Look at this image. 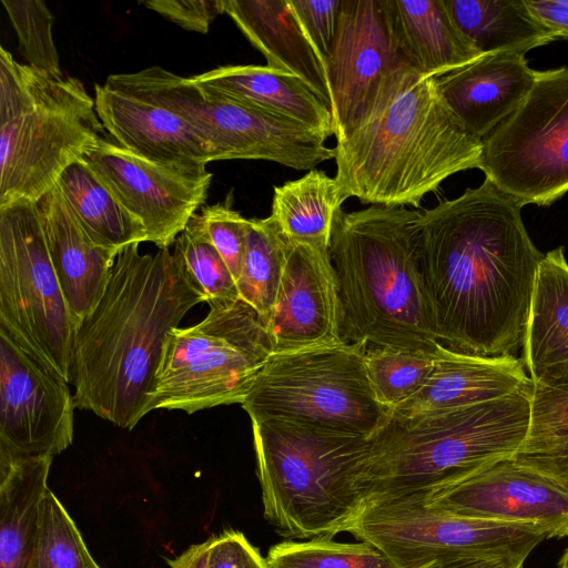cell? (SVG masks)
I'll return each instance as SVG.
<instances>
[{"label": "cell", "mask_w": 568, "mask_h": 568, "mask_svg": "<svg viewBox=\"0 0 568 568\" xmlns=\"http://www.w3.org/2000/svg\"><path fill=\"white\" fill-rule=\"evenodd\" d=\"M207 568H270L245 535L227 530L206 540Z\"/></svg>", "instance_id": "obj_41"}, {"label": "cell", "mask_w": 568, "mask_h": 568, "mask_svg": "<svg viewBox=\"0 0 568 568\" xmlns=\"http://www.w3.org/2000/svg\"><path fill=\"white\" fill-rule=\"evenodd\" d=\"M558 568H568V547L566 548L559 560Z\"/></svg>", "instance_id": "obj_45"}, {"label": "cell", "mask_w": 568, "mask_h": 568, "mask_svg": "<svg viewBox=\"0 0 568 568\" xmlns=\"http://www.w3.org/2000/svg\"><path fill=\"white\" fill-rule=\"evenodd\" d=\"M69 383L0 329V459L53 457L73 442Z\"/></svg>", "instance_id": "obj_16"}, {"label": "cell", "mask_w": 568, "mask_h": 568, "mask_svg": "<svg viewBox=\"0 0 568 568\" xmlns=\"http://www.w3.org/2000/svg\"><path fill=\"white\" fill-rule=\"evenodd\" d=\"M525 3L559 39L568 40V0H525Z\"/></svg>", "instance_id": "obj_42"}, {"label": "cell", "mask_w": 568, "mask_h": 568, "mask_svg": "<svg viewBox=\"0 0 568 568\" xmlns=\"http://www.w3.org/2000/svg\"><path fill=\"white\" fill-rule=\"evenodd\" d=\"M83 161L122 207L140 221L159 250L175 243L207 199L213 174L206 165L164 164L103 138Z\"/></svg>", "instance_id": "obj_15"}, {"label": "cell", "mask_w": 568, "mask_h": 568, "mask_svg": "<svg viewBox=\"0 0 568 568\" xmlns=\"http://www.w3.org/2000/svg\"><path fill=\"white\" fill-rule=\"evenodd\" d=\"M459 28L481 54H525L558 40V34L540 22L525 0H444Z\"/></svg>", "instance_id": "obj_28"}, {"label": "cell", "mask_w": 568, "mask_h": 568, "mask_svg": "<svg viewBox=\"0 0 568 568\" xmlns=\"http://www.w3.org/2000/svg\"><path fill=\"white\" fill-rule=\"evenodd\" d=\"M334 149L345 199L390 207H419L449 176L480 169L483 156V141L464 129L435 78L413 68Z\"/></svg>", "instance_id": "obj_3"}, {"label": "cell", "mask_w": 568, "mask_h": 568, "mask_svg": "<svg viewBox=\"0 0 568 568\" xmlns=\"http://www.w3.org/2000/svg\"><path fill=\"white\" fill-rule=\"evenodd\" d=\"M325 65L334 136L341 142L413 68L399 48L389 0H342Z\"/></svg>", "instance_id": "obj_14"}, {"label": "cell", "mask_w": 568, "mask_h": 568, "mask_svg": "<svg viewBox=\"0 0 568 568\" xmlns=\"http://www.w3.org/2000/svg\"><path fill=\"white\" fill-rule=\"evenodd\" d=\"M224 13L264 55L268 67L298 78L331 110L325 61L307 39L288 0H224Z\"/></svg>", "instance_id": "obj_23"}, {"label": "cell", "mask_w": 568, "mask_h": 568, "mask_svg": "<svg viewBox=\"0 0 568 568\" xmlns=\"http://www.w3.org/2000/svg\"><path fill=\"white\" fill-rule=\"evenodd\" d=\"M97 114L120 146L164 164L207 165L211 145L180 115L110 80L94 83Z\"/></svg>", "instance_id": "obj_19"}, {"label": "cell", "mask_w": 568, "mask_h": 568, "mask_svg": "<svg viewBox=\"0 0 568 568\" xmlns=\"http://www.w3.org/2000/svg\"><path fill=\"white\" fill-rule=\"evenodd\" d=\"M410 498L459 516L540 526L550 538L568 536V491L514 458Z\"/></svg>", "instance_id": "obj_17"}, {"label": "cell", "mask_w": 568, "mask_h": 568, "mask_svg": "<svg viewBox=\"0 0 568 568\" xmlns=\"http://www.w3.org/2000/svg\"><path fill=\"white\" fill-rule=\"evenodd\" d=\"M75 523L49 489L36 541L24 568H92L95 565Z\"/></svg>", "instance_id": "obj_34"}, {"label": "cell", "mask_w": 568, "mask_h": 568, "mask_svg": "<svg viewBox=\"0 0 568 568\" xmlns=\"http://www.w3.org/2000/svg\"><path fill=\"white\" fill-rule=\"evenodd\" d=\"M267 326L274 353L345 342L338 281L328 248L287 241L286 264Z\"/></svg>", "instance_id": "obj_18"}, {"label": "cell", "mask_w": 568, "mask_h": 568, "mask_svg": "<svg viewBox=\"0 0 568 568\" xmlns=\"http://www.w3.org/2000/svg\"><path fill=\"white\" fill-rule=\"evenodd\" d=\"M186 271L205 297L209 306L234 303L240 298L236 281L227 264L211 243L194 214L175 241Z\"/></svg>", "instance_id": "obj_35"}, {"label": "cell", "mask_w": 568, "mask_h": 568, "mask_svg": "<svg viewBox=\"0 0 568 568\" xmlns=\"http://www.w3.org/2000/svg\"><path fill=\"white\" fill-rule=\"evenodd\" d=\"M77 328L36 203L0 207V329L42 368L71 384Z\"/></svg>", "instance_id": "obj_11"}, {"label": "cell", "mask_w": 568, "mask_h": 568, "mask_svg": "<svg viewBox=\"0 0 568 568\" xmlns=\"http://www.w3.org/2000/svg\"><path fill=\"white\" fill-rule=\"evenodd\" d=\"M140 3L184 30L204 34L224 13V0H148Z\"/></svg>", "instance_id": "obj_40"}, {"label": "cell", "mask_w": 568, "mask_h": 568, "mask_svg": "<svg viewBox=\"0 0 568 568\" xmlns=\"http://www.w3.org/2000/svg\"><path fill=\"white\" fill-rule=\"evenodd\" d=\"M73 216L93 243L108 250L146 242L140 221L125 211L82 160L68 166L55 183Z\"/></svg>", "instance_id": "obj_29"}, {"label": "cell", "mask_w": 568, "mask_h": 568, "mask_svg": "<svg viewBox=\"0 0 568 568\" xmlns=\"http://www.w3.org/2000/svg\"><path fill=\"white\" fill-rule=\"evenodd\" d=\"M480 171L524 206L568 192V65L538 71L520 105L483 140Z\"/></svg>", "instance_id": "obj_13"}, {"label": "cell", "mask_w": 568, "mask_h": 568, "mask_svg": "<svg viewBox=\"0 0 568 568\" xmlns=\"http://www.w3.org/2000/svg\"><path fill=\"white\" fill-rule=\"evenodd\" d=\"M420 213L383 205L336 213L328 250L345 342L428 354L444 346L420 266Z\"/></svg>", "instance_id": "obj_4"}, {"label": "cell", "mask_w": 568, "mask_h": 568, "mask_svg": "<svg viewBox=\"0 0 568 568\" xmlns=\"http://www.w3.org/2000/svg\"><path fill=\"white\" fill-rule=\"evenodd\" d=\"M424 568H524V566L489 557L459 556L433 561Z\"/></svg>", "instance_id": "obj_43"}, {"label": "cell", "mask_w": 568, "mask_h": 568, "mask_svg": "<svg viewBox=\"0 0 568 568\" xmlns=\"http://www.w3.org/2000/svg\"><path fill=\"white\" fill-rule=\"evenodd\" d=\"M36 205L52 265L78 326L100 301L119 252L91 241L57 184Z\"/></svg>", "instance_id": "obj_22"}, {"label": "cell", "mask_w": 568, "mask_h": 568, "mask_svg": "<svg viewBox=\"0 0 568 568\" xmlns=\"http://www.w3.org/2000/svg\"><path fill=\"white\" fill-rule=\"evenodd\" d=\"M265 558L270 568H395L368 542H339L332 537L282 541Z\"/></svg>", "instance_id": "obj_33"}, {"label": "cell", "mask_w": 568, "mask_h": 568, "mask_svg": "<svg viewBox=\"0 0 568 568\" xmlns=\"http://www.w3.org/2000/svg\"><path fill=\"white\" fill-rule=\"evenodd\" d=\"M106 79L180 115L211 145L216 161L265 160L310 171L335 159L325 134L256 105L207 95L191 78L159 65Z\"/></svg>", "instance_id": "obj_10"}, {"label": "cell", "mask_w": 568, "mask_h": 568, "mask_svg": "<svg viewBox=\"0 0 568 568\" xmlns=\"http://www.w3.org/2000/svg\"><path fill=\"white\" fill-rule=\"evenodd\" d=\"M523 207L485 179L422 211L420 266L446 347L499 356L523 346L544 257L526 230Z\"/></svg>", "instance_id": "obj_1"}, {"label": "cell", "mask_w": 568, "mask_h": 568, "mask_svg": "<svg viewBox=\"0 0 568 568\" xmlns=\"http://www.w3.org/2000/svg\"><path fill=\"white\" fill-rule=\"evenodd\" d=\"M514 460L568 491V386L534 385L528 432Z\"/></svg>", "instance_id": "obj_31"}, {"label": "cell", "mask_w": 568, "mask_h": 568, "mask_svg": "<svg viewBox=\"0 0 568 568\" xmlns=\"http://www.w3.org/2000/svg\"><path fill=\"white\" fill-rule=\"evenodd\" d=\"M53 457L0 459V568H24L49 491Z\"/></svg>", "instance_id": "obj_27"}, {"label": "cell", "mask_w": 568, "mask_h": 568, "mask_svg": "<svg viewBox=\"0 0 568 568\" xmlns=\"http://www.w3.org/2000/svg\"><path fill=\"white\" fill-rule=\"evenodd\" d=\"M287 255V240L271 216L248 219L245 252L236 281L240 298L268 324Z\"/></svg>", "instance_id": "obj_32"}, {"label": "cell", "mask_w": 568, "mask_h": 568, "mask_svg": "<svg viewBox=\"0 0 568 568\" xmlns=\"http://www.w3.org/2000/svg\"><path fill=\"white\" fill-rule=\"evenodd\" d=\"M263 514L283 537L348 532L367 504L371 437L277 419L252 422Z\"/></svg>", "instance_id": "obj_6"}, {"label": "cell", "mask_w": 568, "mask_h": 568, "mask_svg": "<svg viewBox=\"0 0 568 568\" xmlns=\"http://www.w3.org/2000/svg\"><path fill=\"white\" fill-rule=\"evenodd\" d=\"M523 359L534 385L568 386V262L564 246L539 263L530 304Z\"/></svg>", "instance_id": "obj_24"}, {"label": "cell", "mask_w": 568, "mask_h": 568, "mask_svg": "<svg viewBox=\"0 0 568 568\" xmlns=\"http://www.w3.org/2000/svg\"><path fill=\"white\" fill-rule=\"evenodd\" d=\"M122 248L95 307L78 325L71 384L75 407L132 429L149 413L169 332L205 302L178 251Z\"/></svg>", "instance_id": "obj_2"}, {"label": "cell", "mask_w": 568, "mask_h": 568, "mask_svg": "<svg viewBox=\"0 0 568 568\" xmlns=\"http://www.w3.org/2000/svg\"><path fill=\"white\" fill-rule=\"evenodd\" d=\"M531 383L511 354L481 356L444 345L425 385L392 410L402 416L449 410L507 396Z\"/></svg>", "instance_id": "obj_21"}, {"label": "cell", "mask_w": 568, "mask_h": 568, "mask_svg": "<svg viewBox=\"0 0 568 568\" xmlns=\"http://www.w3.org/2000/svg\"><path fill=\"white\" fill-rule=\"evenodd\" d=\"M537 75L525 54L496 52L483 54L435 81L464 129L483 141L520 105Z\"/></svg>", "instance_id": "obj_20"}, {"label": "cell", "mask_w": 568, "mask_h": 568, "mask_svg": "<svg viewBox=\"0 0 568 568\" xmlns=\"http://www.w3.org/2000/svg\"><path fill=\"white\" fill-rule=\"evenodd\" d=\"M273 353L267 322L251 305L210 306L204 320L166 335L148 410L242 405Z\"/></svg>", "instance_id": "obj_9"}, {"label": "cell", "mask_w": 568, "mask_h": 568, "mask_svg": "<svg viewBox=\"0 0 568 568\" xmlns=\"http://www.w3.org/2000/svg\"><path fill=\"white\" fill-rule=\"evenodd\" d=\"M103 138L80 79L53 78L0 47V207L37 203Z\"/></svg>", "instance_id": "obj_7"}, {"label": "cell", "mask_w": 568, "mask_h": 568, "mask_svg": "<svg viewBox=\"0 0 568 568\" xmlns=\"http://www.w3.org/2000/svg\"><path fill=\"white\" fill-rule=\"evenodd\" d=\"M202 92L274 112L327 138L334 135L329 108L295 75L268 65H222L191 77Z\"/></svg>", "instance_id": "obj_25"}, {"label": "cell", "mask_w": 568, "mask_h": 568, "mask_svg": "<svg viewBox=\"0 0 568 568\" xmlns=\"http://www.w3.org/2000/svg\"><path fill=\"white\" fill-rule=\"evenodd\" d=\"M389 9L399 48L418 73L438 78L483 55L444 0H389Z\"/></svg>", "instance_id": "obj_26"}, {"label": "cell", "mask_w": 568, "mask_h": 568, "mask_svg": "<svg viewBox=\"0 0 568 568\" xmlns=\"http://www.w3.org/2000/svg\"><path fill=\"white\" fill-rule=\"evenodd\" d=\"M92 568H101L98 564H95Z\"/></svg>", "instance_id": "obj_46"}, {"label": "cell", "mask_w": 568, "mask_h": 568, "mask_svg": "<svg viewBox=\"0 0 568 568\" xmlns=\"http://www.w3.org/2000/svg\"><path fill=\"white\" fill-rule=\"evenodd\" d=\"M532 389L415 416L392 410L371 437L367 503L420 497L514 458L528 432Z\"/></svg>", "instance_id": "obj_5"}, {"label": "cell", "mask_w": 568, "mask_h": 568, "mask_svg": "<svg viewBox=\"0 0 568 568\" xmlns=\"http://www.w3.org/2000/svg\"><path fill=\"white\" fill-rule=\"evenodd\" d=\"M170 568H207V542L193 545L181 555L168 560Z\"/></svg>", "instance_id": "obj_44"}, {"label": "cell", "mask_w": 568, "mask_h": 568, "mask_svg": "<svg viewBox=\"0 0 568 568\" xmlns=\"http://www.w3.org/2000/svg\"><path fill=\"white\" fill-rule=\"evenodd\" d=\"M230 199L223 203L204 205L199 217L211 243L237 281L245 252L248 219L233 210Z\"/></svg>", "instance_id": "obj_38"}, {"label": "cell", "mask_w": 568, "mask_h": 568, "mask_svg": "<svg viewBox=\"0 0 568 568\" xmlns=\"http://www.w3.org/2000/svg\"><path fill=\"white\" fill-rule=\"evenodd\" d=\"M307 39L326 61L336 33L342 0H288Z\"/></svg>", "instance_id": "obj_39"}, {"label": "cell", "mask_w": 568, "mask_h": 568, "mask_svg": "<svg viewBox=\"0 0 568 568\" xmlns=\"http://www.w3.org/2000/svg\"><path fill=\"white\" fill-rule=\"evenodd\" d=\"M345 201L335 178L313 169L274 187L270 216L287 241L329 248L335 215Z\"/></svg>", "instance_id": "obj_30"}, {"label": "cell", "mask_w": 568, "mask_h": 568, "mask_svg": "<svg viewBox=\"0 0 568 568\" xmlns=\"http://www.w3.org/2000/svg\"><path fill=\"white\" fill-rule=\"evenodd\" d=\"M348 532L377 548L395 568H424L459 556L524 566L550 538L540 526L459 516L415 498L367 503Z\"/></svg>", "instance_id": "obj_12"}, {"label": "cell", "mask_w": 568, "mask_h": 568, "mask_svg": "<svg viewBox=\"0 0 568 568\" xmlns=\"http://www.w3.org/2000/svg\"><path fill=\"white\" fill-rule=\"evenodd\" d=\"M367 346L341 342L273 353L242 404L251 422L277 419L372 437L392 408L379 402Z\"/></svg>", "instance_id": "obj_8"}, {"label": "cell", "mask_w": 568, "mask_h": 568, "mask_svg": "<svg viewBox=\"0 0 568 568\" xmlns=\"http://www.w3.org/2000/svg\"><path fill=\"white\" fill-rule=\"evenodd\" d=\"M436 354L367 347L368 375L382 404L389 408L415 395L427 382Z\"/></svg>", "instance_id": "obj_36"}, {"label": "cell", "mask_w": 568, "mask_h": 568, "mask_svg": "<svg viewBox=\"0 0 568 568\" xmlns=\"http://www.w3.org/2000/svg\"><path fill=\"white\" fill-rule=\"evenodd\" d=\"M18 37L19 51L27 64L47 74L63 78L53 41L54 16L40 0H2Z\"/></svg>", "instance_id": "obj_37"}]
</instances>
